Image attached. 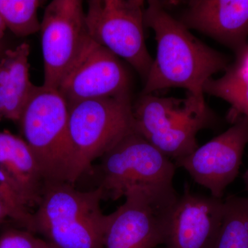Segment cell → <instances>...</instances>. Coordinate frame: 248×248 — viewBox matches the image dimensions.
Here are the masks:
<instances>
[{
  "instance_id": "obj_1",
  "label": "cell",
  "mask_w": 248,
  "mask_h": 248,
  "mask_svg": "<svg viewBox=\"0 0 248 248\" xmlns=\"http://www.w3.org/2000/svg\"><path fill=\"white\" fill-rule=\"evenodd\" d=\"M143 21L144 26L154 31L157 53L141 95L169 88H182L205 104L204 84L215 73L228 69V58L194 37L180 21L167 12L161 1H148Z\"/></svg>"
},
{
  "instance_id": "obj_2",
  "label": "cell",
  "mask_w": 248,
  "mask_h": 248,
  "mask_svg": "<svg viewBox=\"0 0 248 248\" xmlns=\"http://www.w3.org/2000/svg\"><path fill=\"white\" fill-rule=\"evenodd\" d=\"M100 187L77 190L68 182H46L34 215L35 232L58 248H104L110 215Z\"/></svg>"
},
{
  "instance_id": "obj_3",
  "label": "cell",
  "mask_w": 248,
  "mask_h": 248,
  "mask_svg": "<svg viewBox=\"0 0 248 248\" xmlns=\"http://www.w3.org/2000/svg\"><path fill=\"white\" fill-rule=\"evenodd\" d=\"M19 123L45 183H76V157L68 130V104L58 90L35 86Z\"/></svg>"
},
{
  "instance_id": "obj_4",
  "label": "cell",
  "mask_w": 248,
  "mask_h": 248,
  "mask_svg": "<svg viewBox=\"0 0 248 248\" xmlns=\"http://www.w3.org/2000/svg\"><path fill=\"white\" fill-rule=\"evenodd\" d=\"M135 128L166 156L177 161L198 148L197 133L210 125L205 104L186 99L141 95L133 107Z\"/></svg>"
},
{
  "instance_id": "obj_5",
  "label": "cell",
  "mask_w": 248,
  "mask_h": 248,
  "mask_svg": "<svg viewBox=\"0 0 248 248\" xmlns=\"http://www.w3.org/2000/svg\"><path fill=\"white\" fill-rule=\"evenodd\" d=\"M68 130L76 157L75 182L135 128L128 94L68 104Z\"/></svg>"
},
{
  "instance_id": "obj_6",
  "label": "cell",
  "mask_w": 248,
  "mask_h": 248,
  "mask_svg": "<svg viewBox=\"0 0 248 248\" xmlns=\"http://www.w3.org/2000/svg\"><path fill=\"white\" fill-rule=\"evenodd\" d=\"M179 195L174 186H137L110 214L104 248H155L164 245Z\"/></svg>"
},
{
  "instance_id": "obj_7",
  "label": "cell",
  "mask_w": 248,
  "mask_h": 248,
  "mask_svg": "<svg viewBox=\"0 0 248 248\" xmlns=\"http://www.w3.org/2000/svg\"><path fill=\"white\" fill-rule=\"evenodd\" d=\"M99 185L104 199L115 201L137 186H171L173 163L136 130L124 137L102 156Z\"/></svg>"
},
{
  "instance_id": "obj_8",
  "label": "cell",
  "mask_w": 248,
  "mask_h": 248,
  "mask_svg": "<svg viewBox=\"0 0 248 248\" xmlns=\"http://www.w3.org/2000/svg\"><path fill=\"white\" fill-rule=\"evenodd\" d=\"M144 11L141 0H90L86 20L92 40L124 59L145 83L154 60L145 42Z\"/></svg>"
},
{
  "instance_id": "obj_9",
  "label": "cell",
  "mask_w": 248,
  "mask_h": 248,
  "mask_svg": "<svg viewBox=\"0 0 248 248\" xmlns=\"http://www.w3.org/2000/svg\"><path fill=\"white\" fill-rule=\"evenodd\" d=\"M44 84L58 90L93 42L82 1L53 0L41 22Z\"/></svg>"
},
{
  "instance_id": "obj_10",
  "label": "cell",
  "mask_w": 248,
  "mask_h": 248,
  "mask_svg": "<svg viewBox=\"0 0 248 248\" xmlns=\"http://www.w3.org/2000/svg\"><path fill=\"white\" fill-rule=\"evenodd\" d=\"M248 144V117H241L224 133L175 161V165L210 190V195L222 199L226 187L239 174Z\"/></svg>"
},
{
  "instance_id": "obj_11",
  "label": "cell",
  "mask_w": 248,
  "mask_h": 248,
  "mask_svg": "<svg viewBox=\"0 0 248 248\" xmlns=\"http://www.w3.org/2000/svg\"><path fill=\"white\" fill-rule=\"evenodd\" d=\"M129 76L120 60L93 41L59 87L67 104L128 94Z\"/></svg>"
},
{
  "instance_id": "obj_12",
  "label": "cell",
  "mask_w": 248,
  "mask_h": 248,
  "mask_svg": "<svg viewBox=\"0 0 248 248\" xmlns=\"http://www.w3.org/2000/svg\"><path fill=\"white\" fill-rule=\"evenodd\" d=\"M224 211V202L191 192L186 186L173 210L164 248H214Z\"/></svg>"
},
{
  "instance_id": "obj_13",
  "label": "cell",
  "mask_w": 248,
  "mask_h": 248,
  "mask_svg": "<svg viewBox=\"0 0 248 248\" xmlns=\"http://www.w3.org/2000/svg\"><path fill=\"white\" fill-rule=\"evenodd\" d=\"M179 21L236 54L248 45V0H192Z\"/></svg>"
},
{
  "instance_id": "obj_14",
  "label": "cell",
  "mask_w": 248,
  "mask_h": 248,
  "mask_svg": "<svg viewBox=\"0 0 248 248\" xmlns=\"http://www.w3.org/2000/svg\"><path fill=\"white\" fill-rule=\"evenodd\" d=\"M30 46L6 50L0 60V119L19 122L35 85L29 74Z\"/></svg>"
},
{
  "instance_id": "obj_15",
  "label": "cell",
  "mask_w": 248,
  "mask_h": 248,
  "mask_svg": "<svg viewBox=\"0 0 248 248\" xmlns=\"http://www.w3.org/2000/svg\"><path fill=\"white\" fill-rule=\"evenodd\" d=\"M0 168L17 186L28 205H37L45 181L24 140L9 132H0Z\"/></svg>"
},
{
  "instance_id": "obj_16",
  "label": "cell",
  "mask_w": 248,
  "mask_h": 248,
  "mask_svg": "<svg viewBox=\"0 0 248 248\" xmlns=\"http://www.w3.org/2000/svg\"><path fill=\"white\" fill-rule=\"evenodd\" d=\"M224 76L208 79L203 93L221 98L231 104L227 120L233 124L241 117H248V66H229Z\"/></svg>"
},
{
  "instance_id": "obj_17",
  "label": "cell",
  "mask_w": 248,
  "mask_h": 248,
  "mask_svg": "<svg viewBox=\"0 0 248 248\" xmlns=\"http://www.w3.org/2000/svg\"><path fill=\"white\" fill-rule=\"evenodd\" d=\"M214 248H248V197L228 196Z\"/></svg>"
},
{
  "instance_id": "obj_18",
  "label": "cell",
  "mask_w": 248,
  "mask_h": 248,
  "mask_svg": "<svg viewBox=\"0 0 248 248\" xmlns=\"http://www.w3.org/2000/svg\"><path fill=\"white\" fill-rule=\"evenodd\" d=\"M40 0H0V16L6 28L17 37H27L40 31L37 11Z\"/></svg>"
},
{
  "instance_id": "obj_19",
  "label": "cell",
  "mask_w": 248,
  "mask_h": 248,
  "mask_svg": "<svg viewBox=\"0 0 248 248\" xmlns=\"http://www.w3.org/2000/svg\"><path fill=\"white\" fill-rule=\"evenodd\" d=\"M0 203L7 212L11 219L31 232H35L33 213L29 210V205L20 190L0 168Z\"/></svg>"
},
{
  "instance_id": "obj_20",
  "label": "cell",
  "mask_w": 248,
  "mask_h": 248,
  "mask_svg": "<svg viewBox=\"0 0 248 248\" xmlns=\"http://www.w3.org/2000/svg\"><path fill=\"white\" fill-rule=\"evenodd\" d=\"M40 239L25 229H9L0 235V248H38Z\"/></svg>"
},
{
  "instance_id": "obj_21",
  "label": "cell",
  "mask_w": 248,
  "mask_h": 248,
  "mask_svg": "<svg viewBox=\"0 0 248 248\" xmlns=\"http://www.w3.org/2000/svg\"><path fill=\"white\" fill-rule=\"evenodd\" d=\"M237 58H236V61L242 62L245 64L248 65V44L246 46V48L244 50H241L240 53L236 54Z\"/></svg>"
},
{
  "instance_id": "obj_22",
  "label": "cell",
  "mask_w": 248,
  "mask_h": 248,
  "mask_svg": "<svg viewBox=\"0 0 248 248\" xmlns=\"http://www.w3.org/2000/svg\"><path fill=\"white\" fill-rule=\"evenodd\" d=\"M38 248H58L54 246L53 245L49 243L46 240L40 239L39 242Z\"/></svg>"
},
{
  "instance_id": "obj_23",
  "label": "cell",
  "mask_w": 248,
  "mask_h": 248,
  "mask_svg": "<svg viewBox=\"0 0 248 248\" xmlns=\"http://www.w3.org/2000/svg\"><path fill=\"white\" fill-rule=\"evenodd\" d=\"M6 29V25H5L4 21H3L1 16H0V45H1V41L2 40L3 37H4ZM0 48H1V47H0Z\"/></svg>"
},
{
  "instance_id": "obj_24",
  "label": "cell",
  "mask_w": 248,
  "mask_h": 248,
  "mask_svg": "<svg viewBox=\"0 0 248 248\" xmlns=\"http://www.w3.org/2000/svg\"><path fill=\"white\" fill-rule=\"evenodd\" d=\"M8 216L7 212H6V209L3 206L2 204L0 203V223L4 219Z\"/></svg>"
},
{
  "instance_id": "obj_25",
  "label": "cell",
  "mask_w": 248,
  "mask_h": 248,
  "mask_svg": "<svg viewBox=\"0 0 248 248\" xmlns=\"http://www.w3.org/2000/svg\"><path fill=\"white\" fill-rule=\"evenodd\" d=\"M243 179H244V182L245 186H246V189L248 192V169L244 173V176H243Z\"/></svg>"
}]
</instances>
